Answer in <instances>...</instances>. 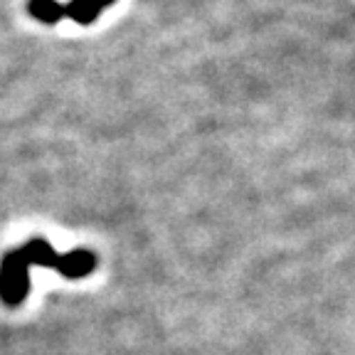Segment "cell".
Masks as SVG:
<instances>
[{
    "mask_svg": "<svg viewBox=\"0 0 355 355\" xmlns=\"http://www.w3.org/2000/svg\"><path fill=\"white\" fill-rule=\"evenodd\" d=\"M99 259L92 250L57 252L44 237H33L0 257V304L17 309L30 294V266L55 269L64 279H84L94 272Z\"/></svg>",
    "mask_w": 355,
    "mask_h": 355,
    "instance_id": "1",
    "label": "cell"
},
{
    "mask_svg": "<svg viewBox=\"0 0 355 355\" xmlns=\"http://www.w3.org/2000/svg\"><path fill=\"white\" fill-rule=\"evenodd\" d=\"M114 3L116 0H69L64 3V15L77 25H92Z\"/></svg>",
    "mask_w": 355,
    "mask_h": 355,
    "instance_id": "2",
    "label": "cell"
},
{
    "mask_svg": "<svg viewBox=\"0 0 355 355\" xmlns=\"http://www.w3.org/2000/svg\"><path fill=\"white\" fill-rule=\"evenodd\" d=\"M28 12L33 20L44 22V25H55L62 17H67L60 0H28Z\"/></svg>",
    "mask_w": 355,
    "mask_h": 355,
    "instance_id": "3",
    "label": "cell"
}]
</instances>
